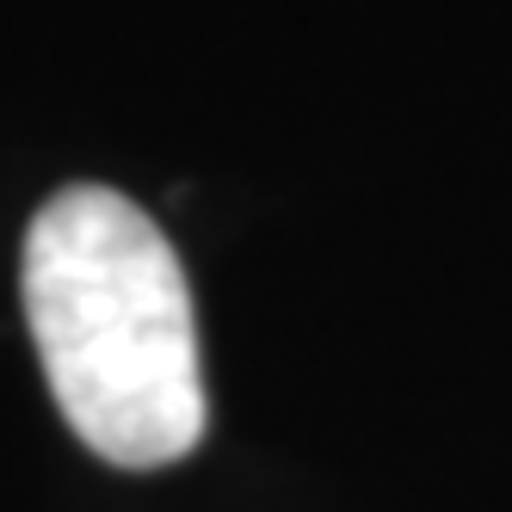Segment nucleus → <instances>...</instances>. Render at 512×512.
Here are the masks:
<instances>
[{
	"label": "nucleus",
	"mask_w": 512,
	"mask_h": 512,
	"mask_svg": "<svg viewBox=\"0 0 512 512\" xmlns=\"http://www.w3.org/2000/svg\"><path fill=\"white\" fill-rule=\"evenodd\" d=\"M25 321L62 420L118 469H161L210 426L198 315L155 216L68 186L25 229Z\"/></svg>",
	"instance_id": "nucleus-1"
}]
</instances>
